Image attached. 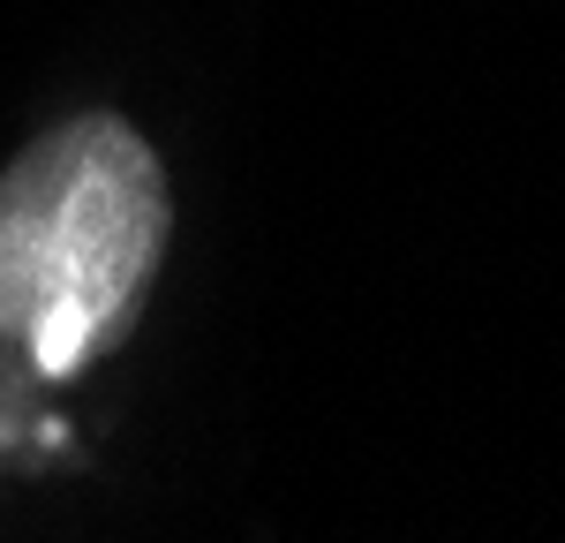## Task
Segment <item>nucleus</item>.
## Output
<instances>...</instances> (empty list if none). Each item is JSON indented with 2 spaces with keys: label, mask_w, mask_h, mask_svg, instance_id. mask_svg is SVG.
<instances>
[{
  "label": "nucleus",
  "mask_w": 565,
  "mask_h": 543,
  "mask_svg": "<svg viewBox=\"0 0 565 543\" xmlns=\"http://www.w3.org/2000/svg\"><path fill=\"white\" fill-rule=\"evenodd\" d=\"M167 167L121 114L45 129L0 174V340L76 377L136 317L167 257Z\"/></svg>",
  "instance_id": "nucleus-1"
}]
</instances>
